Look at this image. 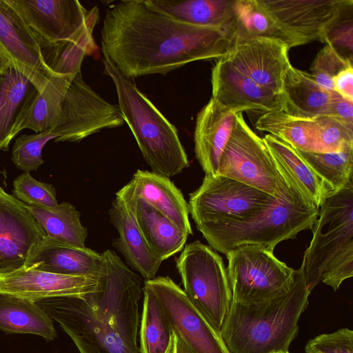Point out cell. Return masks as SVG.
Instances as JSON below:
<instances>
[{"instance_id":"cell-8","label":"cell","mask_w":353,"mask_h":353,"mask_svg":"<svg viewBox=\"0 0 353 353\" xmlns=\"http://www.w3.org/2000/svg\"><path fill=\"white\" fill-rule=\"evenodd\" d=\"M233 302L252 305L289 290L295 270L279 260L273 252L256 245H243L225 254Z\"/></svg>"},{"instance_id":"cell-5","label":"cell","mask_w":353,"mask_h":353,"mask_svg":"<svg viewBox=\"0 0 353 353\" xmlns=\"http://www.w3.org/2000/svg\"><path fill=\"white\" fill-rule=\"evenodd\" d=\"M311 230L301 264L307 288L323 283L336 291L353 276V182L327 195Z\"/></svg>"},{"instance_id":"cell-22","label":"cell","mask_w":353,"mask_h":353,"mask_svg":"<svg viewBox=\"0 0 353 353\" xmlns=\"http://www.w3.org/2000/svg\"><path fill=\"white\" fill-rule=\"evenodd\" d=\"M39 90L10 60L0 68V150L21 131Z\"/></svg>"},{"instance_id":"cell-20","label":"cell","mask_w":353,"mask_h":353,"mask_svg":"<svg viewBox=\"0 0 353 353\" xmlns=\"http://www.w3.org/2000/svg\"><path fill=\"white\" fill-rule=\"evenodd\" d=\"M103 254L45 236L32 248L24 268L55 274L98 279Z\"/></svg>"},{"instance_id":"cell-13","label":"cell","mask_w":353,"mask_h":353,"mask_svg":"<svg viewBox=\"0 0 353 353\" xmlns=\"http://www.w3.org/2000/svg\"><path fill=\"white\" fill-rule=\"evenodd\" d=\"M166 314L174 332L194 353H230L221 334L192 305L183 290L168 276L145 280Z\"/></svg>"},{"instance_id":"cell-19","label":"cell","mask_w":353,"mask_h":353,"mask_svg":"<svg viewBox=\"0 0 353 353\" xmlns=\"http://www.w3.org/2000/svg\"><path fill=\"white\" fill-rule=\"evenodd\" d=\"M97 283L98 279L92 278L23 267L8 273H0V294L36 302L51 297L81 296L94 292Z\"/></svg>"},{"instance_id":"cell-16","label":"cell","mask_w":353,"mask_h":353,"mask_svg":"<svg viewBox=\"0 0 353 353\" xmlns=\"http://www.w3.org/2000/svg\"><path fill=\"white\" fill-rule=\"evenodd\" d=\"M46 235L27 204L0 186V273L23 268L32 248Z\"/></svg>"},{"instance_id":"cell-4","label":"cell","mask_w":353,"mask_h":353,"mask_svg":"<svg viewBox=\"0 0 353 353\" xmlns=\"http://www.w3.org/2000/svg\"><path fill=\"white\" fill-rule=\"evenodd\" d=\"M274 163L279 185L270 205L245 219L196 227L214 250L225 255L237 246L256 245L273 252L280 242L294 239L300 232L312 229L319 208L302 195L285 172Z\"/></svg>"},{"instance_id":"cell-24","label":"cell","mask_w":353,"mask_h":353,"mask_svg":"<svg viewBox=\"0 0 353 353\" xmlns=\"http://www.w3.org/2000/svg\"><path fill=\"white\" fill-rule=\"evenodd\" d=\"M128 183L137 197L164 215L188 236L192 234L188 203L169 178L138 170Z\"/></svg>"},{"instance_id":"cell-21","label":"cell","mask_w":353,"mask_h":353,"mask_svg":"<svg viewBox=\"0 0 353 353\" xmlns=\"http://www.w3.org/2000/svg\"><path fill=\"white\" fill-rule=\"evenodd\" d=\"M116 195L124 201L146 245L157 258L163 261L183 248L188 236L145 201L137 197L129 183Z\"/></svg>"},{"instance_id":"cell-7","label":"cell","mask_w":353,"mask_h":353,"mask_svg":"<svg viewBox=\"0 0 353 353\" xmlns=\"http://www.w3.org/2000/svg\"><path fill=\"white\" fill-rule=\"evenodd\" d=\"M176 268L189 300L221 332L232 301L221 256L210 245L196 241L185 246L176 260Z\"/></svg>"},{"instance_id":"cell-38","label":"cell","mask_w":353,"mask_h":353,"mask_svg":"<svg viewBox=\"0 0 353 353\" xmlns=\"http://www.w3.org/2000/svg\"><path fill=\"white\" fill-rule=\"evenodd\" d=\"M350 65H353V60L325 45L313 60L310 68V74L321 88L334 90L333 79L339 72Z\"/></svg>"},{"instance_id":"cell-32","label":"cell","mask_w":353,"mask_h":353,"mask_svg":"<svg viewBox=\"0 0 353 353\" xmlns=\"http://www.w3.org/2000/svg\"><path fill=\"white\" fill-rule=\"evenodd\" d=\"M232 39H267L295 47L293 41L256 0H236Z\"/></svg>"},{"instance_id":"cell-36","label":"cell","mask_w":353,"mask_h":353,"mask_svg":"<svg viewBox=\"0 0 353 353\" xmlns=\"http://www.w3.org/2000/svg\"><path fill=\"white\" fill-rule=\"evenodd\" d=\"M312 152H332L353 147V124L329 116L314 118Z\"/></svg>"},{"instance_id":"cell-46","label":"cell","mask_w":353,"mask_h":353,"mask_svg":"<svg viewBox=\"0 0 353 353\" xmlns=\"http://www.w3.org/2000/svg\"><path fill=\"white\" fill-rule=\"evenodd\" d=\"M274 353H289V352H274Z\"/></svg>"},{"instance_id":"cell-41","label":"cell","mask_w":353,"mask_h":353,"mask_svg":"<svg viewBox=\"0 0 353 353\" xmlns=\"http://www.w3.org/2000/svg\"><path fill=\"white\" fill-rule=\"evenodd\" d=\"M305 353H353V331L341 328L332 333L320 334L305 345Z\"/></svg>"},{"instance_id":"cell-31","label":"cell","mask_w":353,"mask_h":353,"mask_svg":"<svg viewBox=\"0 0 353 353\" xmlns=\"http://www.w3.org/2000/svg\"><path fill=\"white\" fill-rule=\"evenodd\" d=\"M27 208L44 230L46 236L78 247H85L87 229L80 220V213L68 202L53 208L27 205Z\"/></svg>"},{"instance_id":"cell-39","label":"cell","mask_w":353,"mask_h":353,"mask_svg":"<svg viewBox=\"0 0 353 353\" xmlns=\"http://www.w3.org/2000/svg\"><path fill=\"white\" fill-rule=\"evenodd\" d=\"M320 41L353 60V1L329 26Z\"/></svg>"},{"instance_id":"cell-25","label":"cell","mask_w":353,"mask_h":353,"mask_svg":"<svg viewBox=\"0 0 353 353\" xmlns=\"http://www.w3.org/2000/svg\"><path fill=\"white\" fill-rule=\"evenodd\" d=\"M109 215L119 233V237L113 240V246L145 280L155 278L163 261L148 248L124 201L117 195L112 202Z\"/></svg>"},{"instance_id":"cell-34","label":"cell","mask_w":353,"mask_h":353,"mask_svg":"<svg viewBox=\"0 0 353 353\" xmlns=\"http://www.w3.org/2000/svg\"><path fill=\"white\" fill-rule=\"evenodd\" d=\"M314 119L292 116L283 110L262 114L255 126L290 145L294 149L313 152Z\"/></svg>"},{"instance_id":"cell-3","label":"cell","mask_w":353,"mask_h":353,"mask_svg":"<svg viewBox=\"0 0 353 353\" xmlns=\"http://www.w3.org/2000/svg\"><path fill=\"white\" fill-rule=\"evenodd\" d=\"M310 294L301 265L287 292L252 305L232 301L221 330L230 353L288 352L297 336Z\"/></svg>"},{"instance_id":"cell-42","label":"cell","mask_w":353,"mask_h":353,"mask_svg":"<svg viewBox=\"0 0 353 353\" xmlns=\"http://www.w3.org/2000/svg\"><path fill=\"white\" fill-rule=\"evenodd\" d=\"M326 116L353 124V102L345 99L334 90H332Z\"/></svg>"},{"instance_id":"cell-30","label":"cell","mask_w":353,"mask_h":353,"mask_svg":"<svg viewBox=\"0 0 353 353\" xmlns=\"http://www.w3.org/2000/svg\"><path fill=\"white\" fill-rule=\"evenodd\" d=\"M143 309L140 329L141 353H174L175 334L160 302L144 285Z\"/></svg>"},{"instance_id":"cell-43","label":"cell","mask_w":353,"mask_h":353,"mask_svg":"<svg viewBox=\"0 0 353 353\" xmlns=\"http://www.w3.org/2000/svg\"><path fill=\"white\" fill-rule=\"evenodd\" d=\"M334 90L353 102V65L339 72L333 79Z\"/></svg>"},{"instance_id":"cell-23","label":"cell","mask_w":353,"mask_h":353,"mask_svg":"<svg viewBox=\"0 0 353 353\" xmlns=\"http://www.w3.org/2000/svg\"><path fill=\"white\" fill-rule=\"evenodd\" d=\"M236 114L211 97L197 114L194 133L196 157L205 175L218 174Z\"/></svg>"},{"instance_id":"cell-9","label":"cell","mask_w":353,"mask_h":353,"mask_svg":"<svg viewBox=\"0 0 353 353\" xmlns=\"http://www.w3.org/2000/svg\"><path fill=\"white\" fill-rule=\"evenodd\" d=\"M28 27L45 60L65 43L99 21L97 6L86 10L77 0H6Z\"/></svg>"},{"instance_id":"cell-45","label":"cell","mask_w":353,"mask_h":353,"mask_svg":"<svg viewBox=\"0 0 353 353\" xmlns=\"http://www.w3.org/2000/svg\"><path fill=\"white\" fill-rule=\"evenodd\" d=\"M10 61L5 51L0 46V68Z\"/></svg>"},{"instance_id":"cell-44","label":"cell","mask_w":353,"mask_h":353,"mask_svg":"<svg viewBox=\"0 0 353 353\" xmlns=\"http://www.w3.org/2000/svg\"><path fill=\"white\" fill-rule=\"evenodd\" d=\"M175 344L174 353H194L186 343L175 334Z\"/></svg>"},{"instance_id":"cell-14","label":"cell","mask_w":353,"mask_h":353,"mask_svg":"<svg viewBox=\"0 0 353 353\" xmlns=\"http://www.w3.org/2000/svg\"><path fill=\"white\" fill-rule=\"evenodd\" d=\"M352 0H256L295 46L321 41L329 26Z\"/></svg>"},{"instance_id":"cell-33","label":"cell","mask_w":353,"mask_h":353,"mask_svg":"<svg viewBox=\"0 0 353 353\" xmlns=\"http://www.w3.org/2000/svg\"><path fill=\"white\" fill-rule=\"evenodd\" d=\"M76 74H52L34 100L21 125V130L28 128L39 133L53 128L59 117L63 97Z\"/></svg>"},{"instance_id":"cell-2","label":"cell","mask_w":353,"mask_h":353,"mask_svg":"<svg viewBox=\"0 0 353 353\" xmlns=\"http://www.w3.org/2000/svg\"><path fill=\"white\" fill-rule=\"evenodd\" d=\"M36 303L60 325L80 353H139V303L118 284L101 281L90 293Z\"/></svg>"},{"instance_id":"cell-1","label":"cell","mask_w":353,"mask_h":353,"mask_svg":"<svg viewBox=\"0 0 353 353\" xmlns=\"http://www.w3.org/2000/svg\"><path fill=\"white\" fill-rule=\"evenodd\" d=\"M103 57L128 79L165 74L190 62L219 59L232 29L176 21L143 0H122L105 11L101 31Z\"/></svg>"},{"instance_id":"cell-18","label":"cell","mask_w":353,"mask_h":353,"mask_svg":"<svg viewBox=\"0 0 353 353\" xmlns=\"http://www.w3.org/2000/svg\"><path fill=\"white\" fill-rule=\"evenodd\" d=\"M0 46L40 93L53 72L46 65L32 33L6 0H0Z\"/></svg>"},{"instance_id":"cell-29","label":"cell","mask_w":353,"mask_h":353,"mask_svg":"<svg viewBox=\"0 0 353 353\" xmlns=\"http://www.w3.org/2000/svg\"><path fill=\"white\" fill-rule=\"evenodd\" d=\"M52 319L36 302L0 294V330L10 334H31L47 341L57 337Z\"/></svg>"},{"instance_id":"cell-35","label":"cell","mask_w":353,"mask_h":353,"mask_svg":"<svg viewBox=\"0 0 353 353\" xmlns=\"http://www.w3.org/2000/svg\"><path fill=\"white\" fill-rule=\"evenodd\" d=\"M296 151L332 192L353 182V147L324 153Z\"/></svg>"},{"instance_id":"cell-17","label":"cell","mask_w":353,"mask_h":353,"mask_svg":"<svg viewBox=\"0 0 353 353\" xmlns=\"http://www.w3.org/2000/svg\"><path fill=\"white\" fill-rule=\"evenodd\" d=\"M212 97L234 113L285 110L283 96L256 83L234 68L224 57L212 69Z\"/></svg>"},{"instance_id":"cell-37","label":"cell","mask_w":353,"mask_h":353,"mask_svg":"<svg viewBox=\"0 0 353 353\" xmlns=\"http://www.w3.org/2000/svg\"><path fill=\"white\" fill-rule=\"evenodd\" d=\"M57 135L46 130L34 134H21L15 140L12 151V161L15 166L25 172L36 171L44 161L42 149Z\"/></svg>"},{"instance_id":"cell-40","label":"cell","mask_w":353,"mask_h":353,"mask_svg":"<svg viewBox=\"0 0 353 353\" xmlns=\"http://www.w3.org/2000/svg\"><path fill=\"white\" fill-rule=\"evenodd\" d=\"M13 187L15 197L27 205L53 208L58 204L54 187L36 180L29 172L17 176Z\"/></svg>"},{"instance_id":"cell-6","label":"cell","mask_w":353,"mask_h":353,"mask_svg":"<svg viewBox=\"0 0 353 353\" xmlns=\"http://www.w3.org/2000/svg\"><path fill=\"white\" fill-rule=\"evenodd\" d=\"M104 72L112 80L119 108L141 154L156 174L170 178L190 165L178 131L130 79L105 57Z\"/></svg>"},{"instance_id":"cell-10","label":"cell","mask_w":353,"mask_h":353,"mask_svg":"<svg viewBox=\"0 0 353 353\" xmlns=\"http://www.w3.org/2000/svg\"><path fill=\"white\" fill-rule=\"evenodd\" d=\"M275 199L260 190L221 174L205 175L190 194L188 208L196 227L250 217Z\"/></svg>"},{"instance_id":"cell-27","label":"cell","mask_w":353,"mask_h":353,"mask_svg":"<svg viewBox=\"0 0 353 353\" xmlns=\"http://www.w3.org/2000/svg\"><path fill=\"white\" fill-rule=\"evenodd\" d=\"M263 140L276 163L285 172L302 195L319 208L332 192L328 185L290 145L269 134Z\"/></svg>"},{"instance_id":"cell-12","label":"cell","mask_w":353,"mask_h":353,"mask_svg":"<svg viewBox=\"0 0 353 353\" xmlns=\"http://www.w3.org/2000/svg\"><path fill=\"white\" fill-rule=\"evenodd\" d=\"M123 123L119 107L108 102L91 88L80 71L67 90L51 132L57 135L56 142H76L101 130L119 127Z\"/></svg>"},{"instance_id":"cell-47","label":"cell","mask_w":353,"mask_h":353,"mask_svg":"<svg viewBox=\"0 0 353 353\" xmlns=\"http://www.w3.org/2000/svg\"></svg>"},{"instance_id":"cell-11","label":"cell","mask_w":353,"mask_h":353,"mask_svg":"<svg viewBox=\"0 0 353 353\" xmlns=\"http://www.w3.org/2000/svg\"><path fill=\"white\" fill-rule=\"evenodd\" d=\"M218 174L234 179L274 196L279 175L263 138L236 114L232 134L219 162Z\"/></svg>"},{"instance_id":"cell-15","label":"cell","mask_w":353,"mask_h":353,"mask_svg":"<svg viewBox=\"0 0 353 353\" xmlns=\"http://www.w3.org/2000/svg\"><path fill=\"white\" fill-rule=\"evenodd\" d=\"M290 49L271 39H232L223 57L261 87L283 96L284 81L291 65Z\"/></svg>"},{"instance_id":"cell-26","label":"cell","mask_w":353,"mask_h":353,"mask_svg":"<svg viewBox=\"0 0 353 353\" xmlns=\"http://www.w3.org/2000/svg\"><path fill=\"white\" fill-rule=\"evenodd\" d=\"M154 8L187 24L232 29L236 0H148Z\"/></svg>"},{"instance_id":"cell-28","label":"cell","mask_w":353,"mask_h":353,"mask_svg":"<svg viewBox=\"0 0 353 353\" xmlns=\"http://www.w3.org/2000/svg\"><path fill=\"white\" fill-rule=\"evenodd\" d=\"M331 91L321 88L310 73L291 65L283 84L284 111L307 119L326 116Z\"/></svg>"}]
</instances>
